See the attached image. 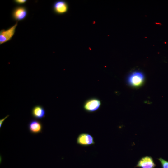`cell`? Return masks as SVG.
<instances>
[{"mask_svg":"<svg viewBox=\"0 0 168 168\" xmlns=\"http://www.w3.org/2000/svg\"><path fill=\"white\" fill-rule=\"evenodd\" d=\"M18 22L13 26L5 30L2 29L0 31V44L1 45L10 40L15 32Z\"/></svg>","mask_w":168,"mask_h":168,"instance_id":"obj_1","label":"cell"},{"mask_svg":"<svg viewBox=\"0 0 168 168\" xmlns=\"http://www.w3.org/2000/svg\"><path fill=\"white\" fill-rule=\"evenodd\" d=\"M27 14L28 10L26 7L18 6L12 10V17L14 21L18 22L24 20L26 17Z\"/></svg>","mask_w":168,"mask_h":168,"instance_id":"obj_2","label":"cell"},{"mask_svg":"<svg viewBox=\"0 0 168 168\" xmlns=\"http://www.w3.org/2000/svg\"><path fill=\"white\" fill-rule=\"evenodd\" d=\"M101 101L95 98L88 99L84 103L83 108L87 112L92 113L97 110L101 105Z\"/></svg>","mask_w":168,"mask_h":168,"instance_id":"obj_3","label":"cell"},{"mask_svg":"<svg viewBox=\"0 0 168 168\" xmlns=\"http://www.w3.org/2000/svg\"><path fill=\"white\" fill-rule=\"evenodd\" d=\"M144 80L143 74L139 71H135L131 73L128 77V81L131 86H138L141 85Z\"/></svg>","mask_w":168,"mask_h":168,"instance_id":"obj_4","label":"cell"},{"mask_svg":"<svg viewBox=\"0 0 168 168\" xmlns=\"http://www.w3.org/2000/svg\"><path fill=\"white\" fill-rule=\"evenodd\" d=\"M77 143L80 146H87L95 144L93 137L87 133H81L79 134L77 139Z\"/></svg>","mask_w":168,"mask_h":168,"instance_id":"obj_5","label":"cell"},{"mask_svg":"<svg viewBox=\"0 0 168 168\" xmlns=\"http://www.w3.org/2000/svg\"><path fill=\"white\" fill-rule=\"evenodd\" d=\"M52 9L54 12L58 15L66 13L68 11V5L67 2L64 0H57L53 4Z\"/></svg>","mask_w":168,"mask_h":168,"instance_id":"obj_6","label":"cell"},{"mask_svg":"<svg viewBox=\"0 0 168 168\" xmlns=\"http://www.w3.org/2000/svg\"><path fill=\"white\" fill-rule=\"evenodd\" d=\"M156 166L152 157L146 156L142 157L138 161L136 167L140 168H154Z\"/></svg>","mask_w":168,"mask_h":168,"instance_id":"obj_7","label":"cell"},{"mask_svg":"<svg viewBox=\"0 0 168 168\" xmlns=\"http://www.w3.org/2000/svg\"><path fill=\"white\" fill-rule=\"evenodd\" d=\"M28 128L30 133L37 134L42 132L43 125L40 121L36 119H32L29 122Z\"/></svg>","mask_w":168,"mask_h":168,"instance_id":"obj_8","label":"cell"},{"mask_svg":"<svg viewBox=\"0 0 168 168\" xmlns=\"http://www.w3.org/2000/svg\"><path fill=\"white\" fill-rule=\"evenodd\" d=\"M31 113L32 116L35 119H41L45 117L46 111L42 106L37 105L32 108Z\"/></svg>","mask_w":168,"mask_h":168,"instance_id":"obj_9","label":"cell"},{"mask_svg":"<svg viewBox=\"0 0 168 168\" xmlns=\"http://www.w3.org/2000/svg\"><path fill=\"white\" fill-rule=\"evenodd\" d=\"M160 161L162 168H168V161H166L162 158H160L158 159Z\"/></svg>","mask_w":168,"mask_h":168,"instance_id":"obj_10","label":"cell"},{"mask_svg":"<svg viewBox=\"0 0 168 168\" xmlns=\"http://www.w3.org/2000/svg\"><path fill=\"white\" fill-rule=\"evenodd\" d=\"M27 1V0H14L13 2L16 4L21 5L25 4Z\"/></svg>","mask_w":168,"mask_h":168,"instance_id":"obj_11","label":"cell"},{"mask_svg":"<svg viewBox=\"0 0 168 168\" xmlns=\"http://www.w3.org/2000/svg\"><path fill=\"white\" fill-rule=\"evenodd\" d=\"M9 116V115H7L3 119H0V128H1V127L2 126L3 123L5 121V120Z\"/></svg>","mask_w":168,"mask_h":168,"instance_id":"obj_12","label":"cell"}]
</instances>
